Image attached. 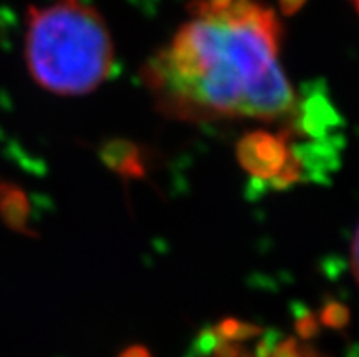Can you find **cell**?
Here are the masks:
<instances>
[{"label":"cell","mask_w":359,"mask_h":357,"mask_svg":"<svg viewBox=\"0 0 359 357\" xmlns=\"http://www.w3.org/2000/svg\"><path fill=\"white\" fill-rule=\"evenodd\" d=\"M190 20L146 64L144 81L168 114L241 117L255 79L279 62L281 22L257 0H194Z\"/></svg>","instance_id":"cell-1"},{"label":"cell","mask_w":359,"mask_h":357,"mask_svg":"<svg viewBox=\"0 0 359 357\" xmlns=\"http://www.w3.org/2000/svg\"><path fill=\"white\" fill-rule=\"evenodd\" d=\"M26 64L33 81L57 95H86L114 68V42L102 15L81 0H53L26 15Z\"/></svg>","instance_id":"cell-2"},{"label":"cell","mask_w":359,"mask_h":357,"mask_svg":"<svg viewBox=\"0 0 359 357\" xmlns=\"http://www.w3.org/2000/svg\"><path fill=\"white\" fill-rule=\"evenodd\" d=\"M292 130L270 133L255 130L239 139L236 148L237 163L252 179L269 182L276 190H285L303 177L305 166L290 139Z\"/></svg>","instance_id":"cell-3"},{"label":"cell","mask_w":359,"mask_h":357,"mask_svg":"<svg viewBox=\"0 0 359 357\" xmlns=\"http://www.w3.org/2000/svg\"><path fill=\"white\" fill-rule=\"evenodd\" d=\"M100 159L121 179H144L148 173L141 146L128 139H111L100 148Z\"/></svg>","instance_id":"cell-4"},{"label":"cell","mask_w":359,"mask_h":357,"mask_svg":"<svg viewBox=\"0 0 359 357\" xmlns=\"http://www.w3.org/2000/svg\"><path fill=\"white\" fill-rule=\"evenodd\" d=\"M0 217L6 227L17 234L27 237H36L35 231L29 228L32 221V203L27 194L15 182L0 179Z\"/></svg>","instance_id":"cell-5"},{"label":"cell","mask_w":359,"mask_h":357,"mask_svg":"<svg viewBox=\"0 0 359 357\" xmlns=\"http://www.w3.org/2000/svg\"><path fill=\"white\" fill-rule=\"evenodd\" d=\"M215 334L223 341H232V343H239V341L254 339L257 335L263 334V328L254 323H245L239 321L236 317H226L223 321L219 323L214 328Z\"/></svg>","instance_id":"cell-6"},{"label":"cell","mask_w":359,"mask_h":357,"mask_svg":"<svg viewBox=\"0 0 359 357\" xmlns=\"http://www.w3.org/2000/svg\"><path fill=\"white\" fill-rule=\"evenodd\" d=\"M269 357H314L309 356L306 350H303L296 339H283L278 344H273L272 352Z\"/></svg>","instance_id":"cell-7"},{"label":"cell","mask_w":359,"mask_h":357,"mask_svg":"<svg viewBox=\"0 0 359 357\" xmlns=\"http://www.w3.org/2000/svg\"><path fill=\"white\" fill-rule=\"evenodd\" d=\"M296 328H297V334H299L301 337L310 339V337L316 334V330H318V325H316L314 317L305 316V317H301L299 321H297Z\"/></svg>","instance_id":"cell-8"},{"label":"cell","mask_w":359,"mask_h":357,"mask_svg":"<svg viewBox=\"0 0 359 357\" xmlns=\"http://www.w3.org/2000/svg\"><path fill=\"white\" fill-rule=\"evenodd\" d=\"M323 319L328 323V325L337 326L341 325L343 319H345V312H343L341 308H337L336 304L334 307H328L323 314Z\"/></svg>","instance_id":"cell-9"},{"label":"cell","mask_w":359,"mask_h":357,"mask_svg":"<svg viewBox=\"0 0 359 357\" xmlns=\"http://www.w3.org/2000/svg\"><path fill=\"white\" fill-rule=\"evenodd\" d=\"M306 0H279V8H281L283 15H294L297 13Z\"/></svg>","instance_id":"cell-10"},{"label":"cell","mask_w":359,"mask_h":357,"mask_svg":"<svg viewBox=\"0 0 359 357\" xmlns=\"http://www.w3.org/2000/svg\"><path fill=\"white\" fill-rule=\"evenodd\" d=\"M118 357H151V353L146 346H141V344H132V346H128V349H124L123 352L118 353Z\"/></svg>","instance_id":"cell-11"},{"label":"cell","mask_w":359,"mask_h":357,"mask_svg":"<svg viewBox=\"0 0 359 357\" xmlns=\"http://www.w3.org/2000/svg\"><path fill=\"white\" fill-rule=\"evenodd\" d=\"M352 271L359 283V228L355 230L354 241H352Z\"/></svg>","instance_id":"cell-12"},{"label":"cell","mask_w":359,"mask_h":357,"mask_svg":"<svg viewBox=\"0 0 359 357\" xmlns=\"http://www.w3.org/2000/svg\"><path fill=\"white\" fill-rule=\"evenodd\" d=\"M352 4L355 6V9H358V13H359V0H352Z\"/></svg>","instance_id":"cell-13"}]
</instances>
